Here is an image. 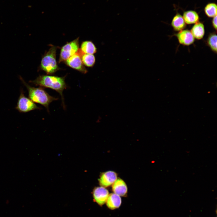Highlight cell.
Masks as SVG:
<instances>
[{
  "mask_svg": "<svg viewBox=\"0 0 217 217\" xmlns=\"http://www.w3.org/2000/svg\"><path fill=\"white\" fill-rule=\"evenodd\" d=\"M30 82L36 86L51 88L58 92L61 96L63 107H65L62 93L64 90L67 87L64 77L48 75H40Z\"/></svg>",
  "mask_w": 217,
  "mask_h": 217,
  "instance_id": "cell-1",
  "label": "cell"
},
{
  "mask_svg": "<svg viewBox=\"0 0 217 217\" xmlns=\"http://www.w3.org/2000/svg\"><path fill=\"white\" fill-rule=\"evenodd\" d=\"M20 78L27 89L29 98L33 102L44 106L48 111L49 104L58 99V98L50 96L42 87H32L27 83L21 77H20Z\"/></svg>",
  "mask_w": 217,
  "mask_h": 217,
  "instance_id": "cell-2",
  "label": "cell"
},
{
  "mask_svg": "<svg viewBox=\"0 0 217 217\" xmlns=\"http://www.w3.org/2000/svg\"><path fill=\"white\" fill-rule=\"evenodd\" d=\"M56 46H52L42 59L40 68L48 74H52L59 69L56 59Z\"/></svg>",
  "mask_w": 217,
  "mask_h": 217,
  "instance_id": "cell-3",
  "label": "cell"
},
{
  "mask_svg": "<svg viewBox=\"0 0 217 217\" xmlns=\"http://www.w3.org/2000/svg\"><path fill=\"white\" fill-rule=\"evenodd\" d=\"M79 49V38L67 43L61 48L59 62L65 61L75 54Z\"/></svg>",
  "mask_w": 217,
  "mask_h": 217,
  "instance_id": "cell-4",
  "label": "cell"
},
{
  "mask_svg": "<svg viewBox=\"0 0 217 217\" xmlns=\"http://www.w3.org/2000/svg\"><path fill=\"white\" fill-rule=\"evenodd\" d=\"M16 109L20 112L26 113L33 110L40 109V108L30 98L26 97L21 90Z\"/></svg>",
  "mask_w": 217,
  "mask_h": 217,
  "instance_id": "cell-5",
  "label": "cell"
},
{
  "mask_svg": "<svg viewBox=\"0 0 217 217\" xmlns=\"http://www.w3.org/2000/svg\"><path fill=\"white\" fill-rule=\"evenodd\" d=\"M66 64L69 66L85 74L87 72L83 64L80 55L77 52L65 61Z\"/></svg>",
  "mask_w": 217,
  "mask_h": 217,
  "instance_id": "cell-6",
  "label": "cell"
},
{
  "mask_svg": "<svg viewBox=\"0 0 217 217\" xmlns=\"http://www.w3.org/2000/svg\"><path fill=\"white\" fill-rule=\"evenodd\" d=\"M109 195L108 190L102 186L95 188L93 192L94 201L101 206L106 203Z\"/></svg>",
  "mask_w": 217,
  "mask_h": 217,
  "instance_id": "cell-7",
  "label": "cell"
},
{
  "mask_svg": "<svg viewBox=\"0 0 217 217\" xmlns=\"http://www.w3.org/2000/svg\"><path fill=\"white\" fill-rule=\"evenodd\" d=\"M178 42L180 44L188 46L193 44L194 38L190 31L184 30L180 31L176 34Z\"/></svg>",
  "mask_w": 217,
  "mask_h": 217,
  "instance_id": "cell-8",
  "label": "cell"
},
{
  "mask_svg": "<svg viewBox=\"0 0 217 217\" xmlns=\"http://www.w3.org/2000/svg\"><path fill=\"white\" fill-rule=\"evenodd\" d=\"M117 179L116 173L112 171H108L103 173L99 179L100 185L107 187L112 184Z\"/></svg>",
  "mask_w": 217,
  "mask_h": 217,
  "instance_id": "cell-9",
  "label": "cell"
},
{
  "mask_svg": "<svg viewBox=\"0 0 217 217\" xmlns=\"http://www.w3.org/2000/svg\"><path fill=\"white\" fill-rule=\"evenodd\" d=\"M112 189L114 193L120 196H125L127 193V187L125 182L120 178L117 179L113 184Z\"/></svg>",
  "mask_w": 217,
  "mask_h": 217,
  "instance_id": "cell-10",
  "label": "cell"
},
{
  "mask_svg": "<svg viewBox=\"0 0 217 217\" xmlns=\"http://www.w3.org/2000/svg\"><path fill=\"white\" fill-rule=\"evenodd\" d=\"M107 206L109 209L114 210L118 208L121 203L120 197L113 193L109 195L106 201Z\"/></svg>",
  "mask_w": 217,
  "mask_h": 217,
  "instance_id": "cell-11",
  "label": "cell"
},
{
  "mask_svg": "<svg viewBox=\"0 0 217 217\" xmlns=\"http://www.w3.org/2000/svg\"><path fill=\"white\" fill-rule=\"evenodd\" d=\"M190 31L194 38L200 39L205 34L204 26L202 23L198 22L194 24Z\"/></svg>",
  "mask_w": 217,
  "mask_h": 217,
  "instance_id": "cell-12",
  "label": "cell"
},
{
  "mask_svg": "<svg viewBox=\"0 0 217 217\" xmlns=\"http://www.w3.org/2000/svg\"><path fill=\"white\" fill-rule=\"evenodd\" d=\"M171 25L175 30L180 31L185 28L186 24L183 16L179 13H177L173 17Z\"/></svg>",
  "mask_w": 217,
  "mask_h": 217,
  "instance_id": "cell-13",
  "label": "cell"
},
{
  "mask_svg": "<svg viewBox=\"0 0 217 217\" xmlns=\"http://www.w3.org/2000/svg\"><path fill=\"white\" fill-rule=\"evenodd\" d=\"M183 17L186 24H191L198 22L199 17L198 14L194 11L189 10L184 12Z\"/></svg>",
  "mask_w": 217,
  "mask_h": 217,
  "instance_id": "cell-14",
  "label": "cell"
},
{
  "mask_svg": "<svg viewBox=\"0 0 217 217\" xmlns=\"http://www.w3.org/2000/svg\"><path fill=\"white\" fill-rule=\"evenodd\" d=\"M80 49L85 54H93L97 52V49L94 44L92 42L89 41L83 42Z\"/></svg>",
  "mask_w": 217,
  "mask_h": 217,
  "instance_id": "cell-15",
  "label": "cell"
},
{
  "mask_svg": "<svg viewBox=\"0 0 217 217\" xmlns=\"http://www.w3.org/2000/svg\"><path fill=\"white\" fill-rule=\"evenodd\" d=\"M83 64L88 67H92L94 65L96 61L95 58L93 54L83 53L80 55Z\"/></svg>",
  "mask_w": 217,
  "mask_h": 217,
  "instance_id": "cell-16",
  "label": "cell"
},
{
  "mask_svg": "<svg viewBox=\"0 0 217 217\" xmlns=\"http://www.w3.org/2000/svg\"><path fill=\"white\" fill-rule=\"evenodd\" d=\"M217 5L215 3H210L205 6L204 9V12L208 17H213L217 15Z\"/></svg>",
  "mask_w": 217,
  "mask_h": 217,
  "instance_id": "cell-17",
  "label": "cell"
},
{
  "mask_svg": "<svg viewBox=\"0 0 217 217\" xmlns=\"http://www.w3.org/2000/svg\"><path fill=\"white\" fill-rule=\"evenodd\" d=\"M217 35L215 33L210 34L207 40V43L211 49L214 52H217Z\"/></svg>",
  "mask_w": 217,
  "mask_h": 217,
  "instance_id": "cell-18",
  "label": "cell"
},
{
  "mask_svg": "<svg viewBox=\"0 0 217 217\" xmlns=\"http://www.w3.org/2000/svg\"><path fill=\"white\" fill-rule=\"evenodd\" d=\"M212 25L214 28L217 30V15L212 17Z\"/></svg>",
  "mask_w": 217,
  "mask_h": 217,
  "instance_id": "cell-19",
  "label": "cell"
}]
</instances>
